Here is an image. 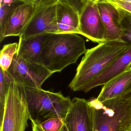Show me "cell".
Masks as SVG:
<instances>
[{
    "label": "cell",
    "mask_w": 131,
    "mask_h": 131,
    "mask_svg": "<svg viewBox=\"0 0 131 131\" xmlns=\"http://www.w3.org/2000/svg\"><path fill=\"white\" fill-rule=\"evenodd\" d=\"M128 48L126 43L118 40L102 42L88 49L68 87L74 92L82 91L88 84Z\"/></svg>",
    "instance_id": "1"
},
{
    "label": "cell",
    "mask_w": 131,
    "mask_h": 131,
    "mask_svg": "<svg viewBox=\"0 0 131 131\" xmlns=\"http://www.w3.org/2000/svg\"><path fill=\"white\" fill-rule=\"evenodd\" d=\"M87 50L84 39L77 34H50L43 45L41 63L53 73L60 72Z\"/></svg>",
    "instance_id": "2"
},
{
    "label": "cell",
    "mask_w": 131,
    "mask_h": 131,
    "mask_svg": "<svg viewBox=\"0 0 131 131\" xmlns=\"http://www.w3.org/2000/svg\"><path fill=\"white\" fill-rule=\"evenodd\" d=\"M18 85L25 99L31 121L41 124L52 118L65 119L71 104L70 97L61 92Z\"/></svg>",
    "instance_id": "3"
},
{
    "label": "cell",
    "mask_w": 131,
    "mask_h": 131,
    "mask_svg": "<svg viewBox=\"0 0 131 131\" xmlns=\"http://www.w3.org/2000/svg\"><path fill=\"white\" fill-rule=\"evenodd\" d=\"M89 102L94 111V130L131 131V96Z\"/></svg>",
    "instance_id": "4"
},
{
    "label": "cell",
    "mask_w": 131,
    "mask_h": 131,
    "mask_svg": "<svg viewBox=\"0 0 131 131\" xmlns=\"http://www.w3.org/2000/svg\"><path fill=\"white\" fill-rule=\"evenodd\" d=\"M28 120L25 99L19 85L13 80L8 85L0 131H25L28 126Z\"/></svg>",
    "instance_id": "5"
},
{
    "label": "cell",
    "mask_w": 131,
    "mask_h": 131,
    "mask_svg": "<svg viewBox=\"0 0 131 131\" xmlns=\"http://www.w3.org/2000/svg\"><path fill=\"white\" fill-rule=\"evenodd\" d=\"M7 73L18 84L41 88L54 73L42 64L26 60L15 54Z\"/></svg>",
    "instance_id": "6"
},
{
    "label": "cell",
    "mask_w": 131,
    "mask_h": 131,
    "mask_svg": "<svg viewBox=\"0 0 131 131\" xmlns=\"http://www.w3.org/2000/svg\"><path fill=\"white\" fill-rule=\"evenodd\" d=\"M57 33L56 3L42 5L35 8L32 17L19 38Z\"/></svg>",
    "instance_id": "7"
},
{
    "label": "cell",
    "mask_w": 131,
    "mask_h": 131,
    "mask_svg": "<svg viewBox=\"0 0 131 131\" xmlns=\"http://www.w3.org/2000/svg\"><path fill=\"white\" fill-rule=\"evenodd\" d=\"M68 131H94V111L89 101L75 97L64 120Z\"/></svg>",
    "instance_id": "8"
},
{
    "label": "cell",
    "mask_w": 131,
    "mask_h": 131,
    "mask_svg": "<svg viewBox=\"0 0 131 131\" xmlns=\"http://www.w3.org/2000/svg\"><path fill=\"white\" fill-rule=\"evenodd\" d=\"M80 35L98 44L105 41V30L96 2L90 1L80 15Z\"/></svg>",
    "instance_id": "9"
},
{
    "label": "cell",
    "mask_w": 131,
    "mask_h": 131,
    "mask_svg": "<svg viewBox=\"0 0 131 131\" xmlns=\"http://www.w3.org/2000/svg\"><path fill=\"white\" fill-rule=\"evenodd\" d=\"M35 7L21 4L15 6L5 19L3 28L0 30V41L7 37H20L32 17Z\"/></svg>",
    "instance_id": "10"
},
{
    "label": "cell",
    "mask_w": 131,
    "mask_h": 131,
    "mask_svg": "<svg viewBox=\"0 0 131 131\" xmlns=\"http://www.w3.org/2000/svg\"><path fill=\"white\" fill-rule=\"evenodd\" d=\"M95 2L105 28V41L121 40L122 30L119 8L106 1Z\"/></svg>",
    "instance_id": "11"
},
{
    "label": "cell",
    "mask_w": 131,
    "mask_h": 131,
    "mask_svg": "<svg viewBox=\"0 0 131 131\" xmlns=\"http://www.w3.org/2000/svg\"><path fill=\"white\" fill-rule=\"evenodd\" d=\"M131 47L120 54L100 75L83 89L85 93L100 85H104L131 67Z\"/></svg>",
    "instance_id": "12"
},
{
    "label": "cell",
    "mask_w": 131,
    "mask_h": 131,
    "mask_svg": "<svg viewBox=\"0 0 131 131\" xmlns=\"http://www.w3.org/2000/svg\"><path fill=\"white\" fill-rule=\"evenodd\" d=\"M131 92V67L103 85L97 97L100 102L124 97Z\"/></svg>",
    "instance_id": "13"
},
{
    "label": "cell",
    "mask_w": 131,
    "mask_h": 131,
    "mask_svg": "<svg viewBox=\"0 0 131 131\" xmlns=\"http://www.w3.org/2000/svg\"><path fill=\"white\" fill-rule=\"evenodd\" d=\"M57 34H80V15L70 5L58 1L56 3Z\"/></svg>",
    "instance_id": "14"
},
{
    "label": "cell",
    "mask_w": 131,
    "mask_h": 131,
    "mask_svg": "<svg viewBox=\"0 0 131 131\" xmlns=\"http://www.w3.org/2000/svg\"><path fill=\"white\" fill-rule=\"evenodd\" d=\"M50 34L26 38H19L16 54L28 61L41 63V54L43 45Z\"/></svg>",
    "instance_id": "15"
},
{
    "label": "cell",
    "mask_w": 131,
    "mask_h": 131,
    "mask_svg": "<svg viewBox=\"0 0 131 131\" xmlns=\"http://www.w3.org/2000/svg\"><path fill=\"white\" fill-rule=\"evenodd\" d=\"M18 43H14L4 45L1 51L0 66L7 71L11 65L14 56L17 53Z\"/></svg>",
    "instance_id": "16"
},
{
    "label": "cell",
    "mask_w": 131,
    "mask_h": 131,
    "mask_svg": "<svg viewBox=\"0 0 131 131\" xmlns=\"http://www.w3.org/2000/svg\"><path fill=\"white\" fill-rule=\"evenodd\" d=\"M118 8L120 15L121 24L122 30L120 39L126 43L128 48L131 47V13Z\"/></svg>",
    "instance_id": "17"
},
{
    "label": "cell",
    "mask_w": 131,
    "mask_h": 131,
    "mask_svg": "<svg viewBox=\"0 0 131 131\" xmlns=\"http://www.w3.org/2000/svg\"><path fill=\"white\" fill-rule=\"evenodd\" d=\"M11 82L7 81L5 79L4 72L0 69V125L2 123L4 112L5 98L8 85Z\"/></svg>",
    "instance_id": "18"
},
{
    "label": "cell",
    "mask_w": 131,
    "mask_h": 131,
    "mask_svg": "<svg viewBox=\"0 0 131 131\" xmlns=\"http://www.w3.org/2000/svg\"><path fill=\"white\" fill-rule=\"evenodd\" d=\"M64 120L59 118H49L41 124L44 131H59L64 125Z\"/></svg>",
    "instance_id": "19"
},
{
    "label": "cell",
    "mask_w": 131,
    "mask_h": 131,
    "mask_svg": "<svg viewBox=\"0 0 131 131\" xmlns=\"http://www.w3.org/2000/svg\"><path fill=\"white\" fill-rule=\"evenodd\" d=\"M17 4H5L1 2L0 7V30L3 28L4 24L6 18L12 10L18 5Z\"/></svg>",
    "instance_id": "20"
},
{
    "label": "cell",
    "mask_w": 131,
    "mask_h": 131,
    "mask_svg": "<svg viewBox=\"0 0 131 131\" xmlns=\"http://www.w3.org/2000/svg\"><path fill=\"white\" fill-rule=\"evenodd\" d=\"M90 0H59L70 5L78 13L81 14L84 8Z\"/></svg>",
    "instance_id": "21"
},
{
    "label": "cell",
    "mask_w": 131,
    "mask_h": 131,
    "mask_svg": "<svg viewBox=\"0 0 131 131\" xmlns=\"http://www.w3.org/2000/svg\"><path fill=\"white\" fill-rule=\"evenodd\" d=\"M106 1L117 7L118 8L131 13V2L121 0H99Z\"/></svg>",
    "instance_id": "22"
},
{
    "label": "cell",
    "mask_w": 131,
    "mask_h": 131,
    "mask_svg": "<svg viewBox=\"0 0 131 131\" xmlns=\"http://www.w3.org/2000/svg\"><path fill=\"white\" fill-rule=\"evenodd\" d=\"M18 2L26 4L36 8L42 4V0H15Z\"/></svg>",
    "instance_id": "23"
},
{
    "label": "cell",
    "mask_w": 131,
    "mask_h": 131,
    "mask_svg": "<svg viewBox=\"0 0 131 131\" xmlns=\"http://www.w3.org/2000/svg\"><path fill=\"white\" fill-rule=\"evenodd\" d=\"M32 131H44L41 127V124L31 121Z\"/></svg>",
    "instance_id": "24"
},
{
    "label": "cell",
    "mask_w": 131,
    "mask_h": 131,
    "mask_svg": "<svg viewBox=\"0 0 131 131\" xmlns=\"http://www.w3.org/2000/svg\"><path fill=\"white\" fill-rule=\"evenodd\" d=\"M42 5H48L55 4L59 1V0H42Z\"/></svg>",
    "instance_id": "25"
},
{
    "label": "cell",
    "mask_w": 131,
    "mask_h": 131,
    "mask_svg": "<svg viewBox=\"0 0 131 131\" xmlns=\"http://www.w3.org/2000/svg\"><path fill=\"white\" fill-rule=\"evenodd\" d=\"M59 131H68V130L67 128V127H66V125H65V124H64V125H63L62 127V128Z\"/></svg>",
    "instance_id": "26"
},
{
    "label": "cell",
    "mask_w": 131,
    "mask_h": 131,
    "mask_svg": "<svg viewBox=\"0 0 131 131\" xmlns=\"http://www.w3.org/2000/svg\"><path fill=\"white\" fill-rule=\"evenodd\" d=\"M121 1H125L128 2H131V0H121Z\"/></svg>",
    "instance_id": "27"
},
{
    "label": "cell",
    "mask_w": 131,
    "mask_h": 131,
    "mask_svg": "<svg viewBox=\"0 0 131 131\" xmlns=\"http://www.w3.org/2000/svg\"><path fill=\"white\" fill-rule=\"evenodd\" d=\"M91 1H92L94 2H96L97 1H99V0H91Z\"/></svg>",
    "instance_id": "28"
},
{
    "label": "cell",
    "mask_w": 131,
    "mask_h": 131,
    "mask_svg": "<svg viewBox=\"0 0 131 131\" xmlns=\"http://www.w3.org/2000/svg\"><path fill=\"white\" fill-rule=\"evenodd\" d=\"M128 95V96H131V92L130 93V94H128L127 95ZM126 96V95H125Z\"/></svg>",
    "instance_id": "29"
},
{
    "label": "cell",
    "mask_w": 131,
    "mask_h": 131,
    "mask_svg": "<svg viewBox=\"0 0 131 131\" xmlns=\"http://www.w3.org/2000/svg\"><path fill=\"white\" fill-rule=\"evenodd\" d=\"M94 131H98L97 130H95Z\"/></svg>",
    "instance_id": "30"
}]
</instances>
